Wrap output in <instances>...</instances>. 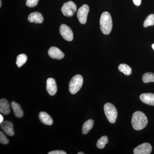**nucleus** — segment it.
Instances as JSON below:
<instances>
[{
    "mask_svg": "<svg viewBox=\"0 0 154 154\" xmlns=\"http://www.w3.org/2000/svg\"><path fill=\"white\" fill-rule=\"evenodd\" d=\"M104 111L106 117L110 123H114L117 116V111L115 106L110 103H107L104 105Z\"/></svg>",
    "mask_w": 154,
    "mask_h": 154,
    "instance_id": "4",
    "label": "nucleus"
},
{
    "mask_svg": "<svg viewBox=\"0 0 154 154\" xmlns=\"http://www.w3.org/2000/svg\"><path fill=\"white\" fill-rule=\"evenodd\" d=\"M142 80L144 83H148L151 82H154V73L152 72L145 73L143 76Z\"/></svg>",
    "mask_w": 154,
    "mask_h": 154,
    "instance_id": "21",
    "label": "nucleus"
},
{
    "mask_svg": "<svg viewBox=\"0 0 154 154\" xmlns=\"http://www.w3.org/2000/svg\"><path fill=\"white\" fill-rule=\"evenodd\" d=\"M94 125V121L93 119H89L84 123L82 127V133L86 134L90 132L93 128Z\"/></svg>",
    "mask_w": 154,
    "mask_h": 154,
    "instance_id": "17",
    "label": "nucleus"
},
{
    "mask_svg": "<svg viewBox=\"0 0 154 154\" xmlns=\"http://www.w3.org/2000/svg\"><path fill=\"white\" fill-rule=\"evenodd\" d=\"M89 11V7L87 5H83L77 11V17L81 24H86Z\"/></svg>",
    "mask_w": 154,
    "mask_h": 154,
    "instance_id": "6",
    "label": "nucleus"
},
{
    "mask_svg": "<svg viewBox=\"0 0 154 154\" xmlns=\"http://www.w3.org/2000/svg\"><path fill=\"white\" fill-rule=\"evenodd\" d=\"M2 0H0V7H2Z\"/></svg>",
    "mask_w": 154,
    "mask_h": 154,
    "instance_id": "29",
    "label": "nucleus"
},
{
    "mask_svg": "<svg viewBox=\"0 0 154 154\" xmlns=\"http://www.w3.org/2000/svg\"><path fill=\"white\" fill-rule=\"evenodd\" d=\"M11 107L14 111V114L16 117L21 118L23 116V110H22L20 105L17 102H12L11 103Z\"/></svg>",
    "mask_w": 154,
    "mask_h": 154,
    "instance_id": "16",
    "label": "nucleus"
},
{
    "mask_svg": "<svg viewBox=\"0 0 154 154\" xmlns=\"http://www.w3.org/2000/svg\"><path fill=\"white\" fill-rule=\"evenodd\" d=\"M60 32L64 39L68 41H72L73 39V33L71 29L65 24L61 25Z\"/></svg>",
    "mask_w": 154,
    "mask_h": 154,
    "instance_id": "7",
    "label": "nucleus"
},
{
    "mask_svg": "<svg viewBox=\"0 0 154 154\" xmlns=\"http://www.w3.org/2000/svg\"><path fill=\"white\" fill-rule=\"evenodd\" d=\"M154 25V14H150L145 20L143 23V27L144 28H147L149 26H153Z\"/></svg>",
    "mask_w": 154,
    "mask_h": 154,
    "instance_id": "22",
    "label": "nucleus"
},
{
    "mask_svg": "<svg viewBox=\"0 0 154 154\" xmlns=\"http://www.w3.org/2000/svg\"><path fill=\"white\" fill-rule=\"evenodd\" d=\"M119 71L123 73L126 75H130L132 73V69L131 68L125 64H121L118 66Z\"/></svg>",
    "mask_w": 154,
    "mask_h": 154,
    "instance_id": "18",
    "label": "nucleus"
},
{
    "mask_svg": "<svg viewBox=\"0 0 154 154\" xmlns=\"http://www.w3.org/2000/svg\"><path fill=\"white\" fill-rule=\"evenodd\" d=\"M38 117L43 124L47 125H51L53 123V120L52 118L46 112L43 111L40 112L38 115Z\"/></svg>",
    "mask_w": 154,
    "mask_h": 154,
    "instance_id": "14",
    "label": "nucleus"
},
{
    "mask_svg": "<svg viewBox=\"0 0 154 154\" xmlns=\"http://www.w3.org/2000/svg\"><path fill=\"white\" fill-rule=\"evenodd\" d=\"M1 127L6 134L10 136H13L15 132L14 129V125L11 121H3L1 123Z\"/></svg>",
    "mask_w": 154,
    "mask_h": 154,
    "instance_id": "9",
    "label": "nucleus"
},
{
    "mask_svg": "<svg viewBox=\"0 0 154 154\" xmlns=\"http://www.w3.org/2000/svg\"><path fill=\"white\" fill-rule=\"evenodd\" d=\"M39 0H26V5L29 8H34L38 5Z\"/></svg>",
    "mask_w": 154,
    "mask_h": 154,
    "instance_id": "23",
    "label": "nucleus"
},
{
    "mask_svg": "<svg viewBox=\"0 0 154 154\" xmlns=\"http://www.w3.org/2000/svg\"><path fill=\"white\" fill-rule=\"evenodd\" d=\"M151 145L147 143H143L137 146L134 150V154H150L151 153Z\"/></svg>",
    "mask_w": 154,
    "mask_h": 154,
    "instance_id": "8",
    "label": "nucleus"
},
{
    "mask_svg": "<svg viewBox=\"0 0 154 154\" xmlns=\"http://www.w3.org/2000/svg\"><path fill=\"white\" fill-rule=\"evenodd\" d=\"M48 54L51 57L55 59H62L64 57L63 53L60 49L55 47H51L48 50Z\"/></svg>",
    "mask_w": 154,
    "mask_h": 154,
    "instance_id": "11",
    "label": "nucleus"
},
{
    "mask_svg": "<svg viewBox=\"0 0 154 154\" xmlns=\"http://www.w3.org/2000/svg\"><path fill=\"white\" fill-rule=\"evenodd\" d=\"M3 120H4V118H3V117L2 115H0V123H2V122H3Z\"/></svg>",
    "mask_w": 154,
    "mask_h": 154,
    "instance_id": "27",
    "label": "nucleus"
},
{
    "mask_svg": "<svg viewBox=\"0 0 154 154\" xmlns=\"http://www.w3.org/2000/svg\"><path fill=\"white\" fill-rule=\"evenodd\" d=\"M100 28L102 33L108 35L111 32L113 27L112 18L108 12L102 13L100 19Z\"/></svg>",
    "mask_w": 154,
    "mask_h": 154,
    "instance_id": "2",
    "label": "nucleus"
},
{
    "mask_svg": "<svg viewBox=\"0 0 154 154\" xmlns=\"http://www.w3.org/2000/svg\"><path fill=\"white\" fill-rule=\"evenodd\" d=\"M148 124V119L145 114L137 111L133 114L131 124L134 129L139 131L143 129Z\"/></svg>",
    "mask_w": 154,
    "mask_h": 154,
    "instance_id": "1",
    "label": "nucleus"
},
{
    "mask_svg": "<svg viewBox=\"0 0 154 154\" xmlns=\"http://www.w3.org/2000/svg\"><path fill=\"white\" fill-rule=\"evenodd\" d=\"M76 11V5L72 1L65 3L61 8V11L64 16L68 17H72Z\"/></svg>",
    "mask_w": 154,
    "mask_h": 154,
    "instance_id": "5",
    "label": "nucleus"
},
{
    "mask_svg": "<svg viewBox=\"0 0 154 154\" xmlns=\"http://www.w3.org/2000/svg\"><path fill=\"white\" fill-rule=\"evenodd\" d=\"M9 141L5 135L2 131L0 132V143L3 144H7L9 143Z\"/></svg>",
    "mask_w": 154,
    "mask_h": 154,
    "instance_id": "24",
    "label": "nucleus"
},
{
    "mask_svg": "<svg viewBox=\"0 0 154 154\" xmlns=\"http://www.w3.org/2000/svg\"><path fill=\"white\" fill-rule=\"evenodd\" d=\"M78 154H85L84 152H79L78 153Z\"/></svg>",
    "mask_w": 154,
    "mask_h": 154,
    "instance_id": "28",
    "label": "nucleus"
},
{
    "mask_svg": "<svg viewBox=\"0 0 154 154\" xmlns=\"http://www.w3.org/2000/svg\"><path fill=\"white\" fill-rule=\"evenodd\" d=\"M28 20L31 23L41 24L43 22L44 19L43 16L38 12H33L29 15Z\"/></svg>",
    "mask_w": 154,
    "mask_h": 154,
    "instance_id": "13",
    "label": "nucleus"
},
{
    "mask_svg": "<svg viewBox=\"0 0 154 154\" xmlns=\"http://www.w3.org/2000/svg\"><path fill=\"white\" fill-rule=\"evenodd\" d=\"M134 4L137 6H140L141 3V0H133Z\"/></svg>",
    "mask_w": 154,
    "mask_h": 154,
    "instance_id": "26",
    "label": "nucleus"
},
{
    "mask_svg": "<svg viewBox=\"0 0 154 154\" xmlns=\"http://www.w3.org/2000/svg\"><path fill=\"white\" fill-rule=\"evenodd\" d=\"M140 98L141 101L145 104L154 106V94L146 93L141 94Z\"/></svg>",
    "mask_w": 154,
    "mask_h": 154,
    "instance_id": "12",
    "label": "nucleus"
},
{
    "mask_svg": "<svg viewBox=\"0 0 154 154\" xmlns=\"http://www.w3.org/2000/svg\"><path fill=\"white\" fill-rule=\"evenodd\" d=\"M48 154H66L65 152L62 150H56L50 152Z\"/></svg>",
    "mask_w": 154,
    "mask_h": 154,
    "instance_id": "25",
    "label": "nucleus"
},
{
    "mask_svg": "<svg viewBox=\"0 0 154 154\" xmlns=\"http://www.w3.org/2000/svg\"><path fill=\"white\" fill-rule=\"evenodd\" d=\"M152 48L154 50V43L152 45Z\"/></svg>",
    "mask_w": 154,
    "mask_h": 154,
    "instance_id": "30",
    "label": "nucleus"
},
{
    "mask_svg": "<svg viewBox=\"0 0 154 154\" xmlns=\"http://www.w3.org/2000/svg\"><path fill=\"white\" fill-rule=\"evenodd\" d=\"M46 90L51 96H54L57 92V86L55 80L53 78L48 79L46 82Z\"/></svg>",
    "mask_w": 154,
    "mask_h": 154,
    "instance_id": "10",
    "label": "nucleus"
},
{
    "mask_svg": "<svg viewBox=\"0 0 154 154\" xmlns=\"http://www.w3.org/2000/svg\"><path fill=\"white\" fill-rule=\"evenodd\" d=\"M108 142V139L107 136H104L100 138L97 141L96 146L99 149H103L105 147V145Z\"/></svg>",
    "mask_w": 154,
    "mask_h": 154,
    "instance_id": "20",
    "label": "nucleus"
},
{
    "mask_svg": "<svg viewBox=\"0 0 154 154\" xmlns=\"http://www.w3.org/2000/svg\"><path fill=\"white\" fill-rule=\"evenodd\" d=\"M83 78L81 75H77L72 78L69 85V90L72 94H75L79 92L82 86Z\"/></svg>",
    "mask_w": 154,
    "mask_h": 154,
    "instance_id": "3",
    "label": "nucleus"
},
{
    "mask_svg": "<svg viewBox=\"0 0 154 154\" xmlns=\"http://www.w3.org/2000/svg\"><path fill=\"white\" fill-rule=\"evenodd\" d=\"M27 61V57L26 54H19L17 56V65L18 67H22L23 65L26 63Z\"/></svg>",
    "mask_w": 154,
    "mask_h": 154,
    "instance_id": "19",
    "label": "nucleus"
},
{
    "mask_svg": "<svg viewBox=\"0 0 154 154\" xmlns=\"http://www.w3.org/2000/svg\"><path fill=\"white\" fill-rule=\"evenodd\" d=\"M0 112L5 115H8L11 112L10 105L7 99H2L0 100Z\"/></svg>",
    "mask_w": 154,
    "mask_h": 154,
    "instance_id": "15",
    "label": "nucleus"
}]
</instances>
